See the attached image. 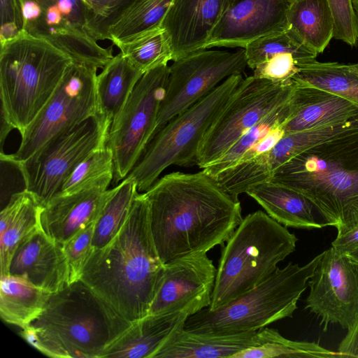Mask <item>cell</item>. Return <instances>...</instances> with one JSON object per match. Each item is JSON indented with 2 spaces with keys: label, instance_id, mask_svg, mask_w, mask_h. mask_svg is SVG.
<instances>
[{
  "label": "cell",
  "instance_id": "46",
  "mask_svg": "<svg viewBox=\"0 0 358 358\" xmlns=\"http://www.w3.org/2000/svg\"><path fill=\"white\" fill-rule=\"evenodd\" d=\"M348 66L353 73L358 76V62L355 64H350Z\"/></svg>",
  "mask_w": 358,
  "mask_h": 358
},
{
  "label": "cell",
  "instance_id": "47",
  "mask_svg": "<svg viewBox=\"0 0 358 358\" xmlns=\"http://www.w3.org/2000/svg\"><path fill=\"white\" fill-rule=\"evenodd\" d=\"M353 7L358 15V0H352Z\"/></svg>",
  "mask_w": 358,
  "mask_h": 358
},
{
  "label": "cell",
  "instance_id": "9",
  "mask_svg": "<svg viewBox=\"0 0 358 358\" xmlns=\"http://www.w3.org/2000/svg\"><path fill=\"white\" fill-rule=\"evenodd\" d=\"M97 69L73 61L58 87L21 135L13 159L22 162L49 141L100 113L97 92Z\"/></svg>",
  "mask_w": 358,
  "mask_h": 358
},
{
  "label": "cell",
  "instance_id": "42",
  "mask_svg": "<svg viewBox=\"0 0 358 358\" xmlns=\"http://www.w3.org/2000/svg\"><path fill=\"white\" fill-rule=\"evenodd\" d=\"M331 246L340 254L348 255L358 250V226L347 233L337 236Z\"/></svg>",
  "mask_w": 358,
  "mask_h": 358
},
{
  "label": "cell",
  "instance_id": "21",
  "mask_svg": "<svg viewBox=\"0 0 358 358\" xmlns=\"http://www.w3.org/2000/svg\"><path fill=\"white\" fill-rule=\"evenodd\" d=\"M111 189L92 188L66 195H56L41 214L42 230L61 244L95 222Z\"/></svg>",
  "mask_w": 358,
  "mask_h": 358
},
{
  "label": "cell",
  "instance_id": "39",
  "mask_svg": "<svg viewBox=\"0 0 358 358\" xmlns=\"http://www.w3.org/2000/svg\"><path fill=\"white\" fill-rule=\"evenodd\" d=\"M334 24V38L351 47L358 45V15L352 0H327Z\"/></svg>",
  "mask_w": 358,
  "mask_h": 358
},
{
  "label": "cell",
  "instance_id": "11",
  "mask_svg": "<svg viewBox=\"0 0 358 358\" xmlns=\"http://www.w3.org/2000/svg\"><path fill=\"white\" fill-rule=\"evenodd\" d=\"M110 124L99 113L51 140L26 161L17 162L25 189L45 206L59 192L65 180L83 160L107 145Z\"/></svg>",
  "mask_w": 358,
  "mask_h": 358
},
{
  "label": "cell",
  "instance_id": "5",
  "mask_svg": "<svg viewBox=\"0 0 358 358\" xmlns=\"http://www.w3.org/2000/svg\"><path fill=\"white\" fill-rule=\"evenodd\" d=\"M0 45L1 110L22 134L74 60L24 30Z\"/></svg>",
  "mask_w": 358,
  "mask_h": 358
},
{
  "label": "cell",
  "instance_id": "29",
  "mask_svg": "<svg viewBox=\"0 0 358 358\" xmlns=\"http://www.w3.org/2000/svg\"><path fill=\"white\" fill-rule=\"evenodd\" d=\"M287 20L289 28L317 54L334 38V19L327 0H293Z\"/></svg>",
  "mask_w": 358,
  "mask_h": 358
},
{
  "label": "cell",
  "instance_id": "44",
  "mask_svg": "<svg viewBox=\"0 0 358 358\" xmlns=\"http://www.w3.org/2000/svg\"><path fill=\"white\" fill-rule=\"evenodd\" d=\"M1 120H0V145L1 152H3V147L4 142L8 135V134L14 129V127L11 124L9 120L7 119L3 111L1 110Z\"/></svg>",
  "mask_w": 358,
  "mask_h": 358
},
{
  "label": "cell",
  "instance_id": "10",
  "mask_svg": "<svg viewBox=\"0 0 358 358\" xmlns=\"http://www.w3.org/2000/svg\"><path fill=\"white\" fill-rule=\"evenodd\" d=\"M23 29L48 41L74 61L102 69L113 57V44L103 48L90 34L87 0H17Z\"/></svg>",
  "mask_w": 358,
  "mask_h": 358
},
{
  "label": "cell",
  "instance_id": "13",
  "mask_svg": "<svg viewBox=\"0 0 358 358\" xmlns=\"http://www.w3.org/2000/svg\"><path fill=\"white\" fill-rule=\"evenodd\" d=\"M169 76L168 65L145 72L110 124L107 146L113 154L115 183L129 175L153 137Z\"/></svg>",
  "mask_w": 358,
  "mask_h": 358
},
{
  "label": "cell",
  "instance_id": "26",
  "mask_svg": "<svg viewBox=\"0 0 358 358\" xmlns=\"http://www.w3.org/2000/svg\"><path fill=\"white\" fill-rule=\"evenodd\" d=\"M43 205L24 189L11 195L0 213L1 275L9 274L13 256L20 242L41 228Z\"/></svg>",
  "mask_w": 358,
  "mask_h": 358
},
{
  "label": "cell",
  "instance_id": "37",
  "mask_svg": "<svg viewBox=\"0 0 358 358\" xmlns=\"http://www.w3.org/2000/svg\"><path fill=\"white\" fill-rule=\"evenodd\" d=\"M136 0H87L90 6L88 30L97 41L107 40L108 29Z\"/></svg>",
  "mask_w": 358,
  "mask_h": 358
},
{
  "label": "cell",
  "instance_id": "28",
  "mask_svg": "<svg viewBox=\"0 0 358 358\" xmlns=\"http://www.w3.org/2000/svg\"><path fill=\"white\" fill-rule=\"evenodd\" d=\"M143 74L121 52L113 56L97 74L100 113L110 122L120 113Z\"/></svg>",
  "mask_w": 358,
  "mask_h": 358
},
{
  "label": "cell",
  "instance_id": "15",
  "mask_svg": "<svg viewBox=\"0 0 358 358\" xmlns=\"http://www.w3.org/2000/svg\"><path fill=\"white\" fill-rule=\"evenodd\" d=\"M306 308L320 317L326 331L329 324L350 329L358 320V265L331 246L322 255L308 280Z\"/></svg>",
  "mask_w": 358,
  "mask_h": 358
},
{
  "label": "cell",
  "instance_id": "18",
  "mask_svg": "<svg viewBox=\"0 0 358 358\" xmlns=\"http://www.w3.org/2000/svg\"><path fill=\"white\" fill-rule=\"evenodd\" d=\"M227 0H173L162 23L172 61L206 49Z\"/></svg>",
  "mask_w": 358,
  "mask_h": 358
},
{
  "label": "cell",
  "instance_id": "16",
  "mask_svg": "<svg viewBox=\"0 0 358 358\" xmlns=\"http://www.w3.org/2000/svg\"><path fill=\"white\" fill-rule=\"evenodd\" d=\"M164 267L148 315L185 313L191 316L210 306L217 268L206 254L177 259Z\"/></svg>",
  "mask_w": 358,
  "mask_h": 358
},
{
  "label": "cell",
  "instance_id": "25",
  "mask_svg": "<svg viewBox=\"0 0 358 358\" xmlns=\"http://www.w3.org/2000/svg\"><path fill=\"white\" fill-rule=\"evenodd\" d=\"M245 193L271 217L286 227L312 229L327 225L309 200L277 182H259L250 187Z\"/></svg>",
  "mask_w": 358,
  "mask_h": 358
},
{
  "label": "cell",
  "instance_id": "27",
  "mask_svg": "<svg viewBox=\"0 0 358 358\" xmlns=\"http://www.w3.org/2000/svg\"><path fill=\"white\" fill-rule=\"evenodd\" d=\"M51 294L24 278L1 275V317L5 322L24 329L40 316Z\"/></svg>",
  "mask_w": 358,
  "mask_h": 358
},
{
  "label": "cell",
  "instance_id": "20",
  "mask_svg": "<svg viewBox=\"0 0 358 358\" xmlns=\"http://www.w3.org/2000/svg\"><path fill=\"white\" fill-rule=\"evenodd\" d=\"M244 49L253 76L281 83L292 82L298 65L316 59L318 55L289 28L258 38Z\"/></svg>",
  "mask_w": 358,
  "mask_h": 358
},
{
  "label": "cell",
  "instance_id": "24",
  "mask_svg": "<svg viewBox=\"0 0 358 358\" xmlns=\"http://www.w3.org/2000/svg\"><path fill=\"white\" fill-rule=\"evenodd\" d=\"M189 317L185 313L149 314L134 321L101 358H152L174 332L184 327Z\"/></svg>",
  "mask_w": 358,
  "mask_h": 358
},
{
  "label": "cell",
  "instance_id": "31",
  "mask_svg": "<svg viewBox=\"0 0 358 358\" xmlns=\"http://www.w3.org/2000/svg\"><path fill=\"white\" fill-rule=\"evenodd\" d=\"M138 193L136 181L129 176L111 189L110 194L95 222L93 250L103 247L117 234Z\"/></svg>",
  "mask_w": 358,
  "mask_h": 358
},
{
  "label": "cell",
  "instance_id": "6",
  "mask_svg": "<svg viewBox=\"0 0 358 358\" xmlns=\"http://www.w3.org/2000/svg\"><path fill=\"white\" fill-rule=\"evenodd\" d=\"M296 236L267 213L243 218L223 247L209 310H215L255 288L292 253Z\"/></svg>",
  "mask_w": 358,
  "mask_h": 358
},
{
  "label": "cell",
  "instance_id": "8",
  "mask_svg": "<svg viewBox=\"0 0 358 358\" xmlns=\"http://www.w3.org/2000/svg\"><path fill=\"white\" fill-rule=\"evenodd\" d=\"M243 79L241 73L229 76L156 133L127 176L138 192H146L170 166L196 165L203 138Z\"/></svg>",
  "mask_w": 358,
  "mask_h": 358
},
{
  "label": "cell",
  "instance_id": "23",
  "mask_svg": "<svg viewBox=\"0 0 358 358\" xmlns=\"http://www.w3.org/2000/svg\"><path fill=\"white\" fill-rule=\"evenodd\" d=\"M259 345L257 331L217 334L182 328L165 341L152 358H232L245 349Z\"/></svg>",
  "mask_w": 358,
  "mask_h": 358
},
{
  "label": "cell",
  "instance_id": "17",
  "mask_svg": "<svg viewBox=\"0 0 358 358\" xmlns=\"http://www.w3.org/2000/svg\"><path fill=\"white\" fill-rule=\"evenodd\" d=\"M293 0H227L206 49L243 48L264 36L289 29L287 14Z\"/></svg>",
  "mask_w": 358,
  "mask_h": 358
},
{
  "label": "cell",
  "instance_id": "19",
  "mask_svg": "<svg viewBox=\"0 0 358 358\" xmlns=\"http://www.w3.org/2000/svg\"><path fill=\"white\" fill-rule=\"evenodd\" d=\"M9 274L25 278L36 287L55 293L69 285V267L62 244L41 228L24 238L17 246Z\"/></svg>",
  "mask_w": 358,
  "mask_h": 358
},
{
  "label": "cell",
  "instance_id": "33",
  "mask_svg": "<svg viewBox=\"0 0 358 358\" xmlns=\"http://www.w3.org/2000/svg\"><path fill=\"white\" fill-rule=\"evenodd\" d=\"M261 345L245 349L232 358L342 357L314 342L285 338L277 330L264 327L257 331Z\"/></svg>",
  "mask_w": 358,
  "mask_h": 358
},
{
  "label": "cell",
  "instance_id": "45",
  "mask_svg": "<svg viewBox=\"0 0 358 358\" xmlns=\"http://www.w3.org/2000/svg\"><path fill=\"white\" fill-rule=\"evenodd\" d=\"M358 265V250L348 255Z\"/></svg>",
  "mask_w": 358,
  "mask_h": 358
},
{
  "label": "cell",
  "instance_id": "41",
  "mask_svg": "<svg viewBox=\"0 0 358 358\" xmlns=\"http://www.w3.org/2000/svg\"><path fill=\"white\" fill-rule=\"evenodd\" d=\"M285 133L282 125L274 128L268 135L250 148L241 157L236 165L251 161L268 152L285 136Z\"/></svg>",
  "mask_w": 358,
  "mask_h": 358
},
{
  "label": "cell",
  "instance_id": "35",
  "mask_svg": "<svg viewBox=\"0 0 358 358\" xmlns=\"http://www.w3.org/2000/svg\"><path fill=\"white\" fill-rule=\"evenodd\" d=\"M290 113L291 98L246 131L223 155L202 170L216 178L222 172L234 167L250 148L274 128L283 124L289 117Z\"/></svg>",
  "mask_w": 358,
  "mask_h": 358
},
{
  "label": "cell",
  "instance_id": "1",
  "mask_svg": "<svg viewBox=\"0 0 358 358\" xmlns=\"http://www.w3.org/2000/svg\"><path fill=\"white\" fill-rule=\"evenodd\" d=\"M144 194L152 236L164 264L223 246L243 220L239 200L203 170L166 174Z\"/></svg>",
  "mask_w": 358,
  "mask_h": 358
},
{
  "label": "cell",
  "instance_id": "4",
  "mask_svg": "<svg viewBox=\"0 0 358 358\" xmlns=\"http://www.w3.org/2000/svg\"><path fill=\"white\" fill-rule=\"evenodd\" d=\"M131 324L79 280L52 293L45 307L19 334L55 358H101Z\"/></svg>",
  "mask_w": 358,
  "mask_h": 358
},
{
  "label": "cell",
  "instance_id": "22",
  "mask_svg": "<svg viewBox=\"0 0 358 358\" xmlns=\"http://www.w3.org/2000/svg\"><path fill=\"white\" fill-rule=\"evenodd\" d=\"M294 84L291 114L282 124L285 134L343 122L358 115V104L349 99L313 86Z\"/></svg>",
  "mask_w": 358,
  "mask_h": 358
},
{
  "label": "cell",
  "instance_id": "30",
  "mask_svg": "<svg viewBox=\"0 0 358 358\" xmlns=\"http://www.w3.org/2000/svg\"><path fill=\"white\" fill-rule=\"evenodd\" d=\"M292 82L331 92L358 104V76L348 64L310 60L298 65Z\"/></svg>",
  "mask_w": 358,
  "mask_h": 358
},
{
  "label": "cell",
  "instance_id": "36",
  "mask_svg": "<svg viewBox=\"0 0 358 358\" xmlns=\"http://www.w3.org/2000/svg\"><path fill=\"white\" fill-rule=\"evenodd\" d=\"M113 177V154L106 145L92 152L72 171L57 195H66L95 187L108 189Z\"/></svg>",
  "mask_w": 358,
  "mask_h": 358
},
{
  "label": "cell",
  "instance_id": "2",
  "mask_svg": "<svg viewBox=\"0 0 358 358\" xmlns=\"http://www.w3.org/2000/svg\"><path fill=\"white\" fill-rule=\"evenodd\" d=\"M164 268L152 236L148 201L138 192L117 234L92 250L80 280L132 322L148 315Z\"/></svg>",
  "mask_w": 358,
  "mask_h": 358
},
{
  "label": "cell",
  "instance_id": "14",
  "mask_svg": "<svg viewBox=\"0 0 358 358\" xmlns=\"http://www.w3.org/2000/svg\"><path fill=\"white\" fill-rule=\"evenodd\" d=\"M247 66L245 49L236 52L199 50L169 66V76L153 136L168 122L199 101L223 80Z\"/></svg>",
  "mask_w": 358,
  "mask_h": 358
},
{
  "label": "cell",
  "instance_id": "12",
  "mask_svg": "<svg viewBox=\"0 0 358 358\" xmlns=\"http://www.w3.org/2000/svg\"><path fill=\"white\" fill-rule=\"evenodd\" d=\"M293 82H275L253 76L243 79L199 145L201 169L223 155L246 131L291 98Z\"/></svg>",
  "mask_w": 358,
  "mask_h": 358
},
{
  "label": "cell",
  "instance_id": "32",
  "mask_svg": "<svg viewBox=\"0 0 358 358\" xmlns=\"http://www.w3.org/2000/svg\"><path fill=\"white\" fill-rule=\"evenodd\" d=\"M113 45L143 73L167 65L173 59L169 41L161 25L140 32Z\"/></svg>",
  "mask_w": 358,
  "mask_h": 358
},
{
  "label": "cell",
  "instance_id": "34",
  "mask_svg": "<svg viewBox=\"0 0 358 358\" xmlns=\"http://www.w3.org/2000/svg\"><path fill=\"white\" fill-rule=\"evenodd\" d=\"M173 0H136L108 29L113 44L158 27Z\"/></svg>",
  "mask_w": 358,
  "mask_h": 358
},
{
  "label": "cell",
  "instance_id": "38",
  "mask_svg": "<svg viewBox=\"0 0 358 358\" xmlns=\"http://www.w3.org/2000/svg\"><path fill=\"white\" fill-rule=\"evenodd\" d=\"M95 222L80 231L62 244L69 267V284L81 278L84 268L93 250Z\"/></svg>",
  "mask_w": 358,
  "mask_h": 358
},
{
  "label": "cell",
  "instance_id": "7",
  "mask_svg": "<svg viewBox=\"0 0 358 358\" xmlns=\"http://www.w3.org/2000/svg\"><path fill=\"white\" fill-rule=\"evenodd\" d=\"M322 255V252L302 266L289 262L282 268L278 267L261 284L221 308L213 311L204 308L189 316L183 329L231 334L258 331L292 317Z\"/></svg>",
  "mask_w": 358,
  "mask_h": 358
},
{
  "label": "cell",
  "instance_id": "40",
  "mask_svg": "<svg viewBox=\"0 0 358 358\" xmlns=\"http://www.w3.org/2000/svg\"><path fill=\"white\" fill-rule=\"evenodd\" d=\"M0 43L17 36L23 29V21L17 0H0Z\"/></svg>",
  "mask_w": 358,
  "mask_h": 358
},
{
  "label": "cell",
  "instance_id": "3",
  "mask_svg": "<svg viewBox=\"0 0 358 358\" xmlns=\"http://www.w3.org/2000/svg\"><path fill=\"white\" fill-rule=\"evenodd\" d=\"M268 180L309 200L337 236L357 227L358 124L295 155Z\"/></svg>",
  "mask_w": 358,
  "mask_h": 358
},
{
  "label": "cell",
  "instance_id": "43",
  "mask_svg": "<svg viewBox=\"0 0 358 358\" xmlns=\"http://www.w3.org/2000/svg\"><path fill=\"white\" fill-rule=\"evenodd\" d=\"M338 352L342 357H358V320L339 344Z\"/></svg>",
  "mask_w": 358,
  "mask_h": 358
}]
</instances>
